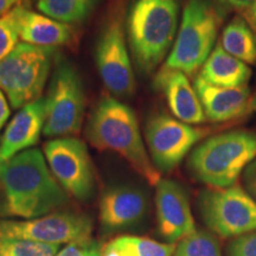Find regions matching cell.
I'll return each instance as SVG.
<instances>
[{"instance_id": "1", "label": "cell", "mask_w": 256, "mask_h": 256, "mask_svg": "<svg viewBox=\"0 0 256 256\" xmlns=\"http://www.w3.org/2000/svg\"><path fill=\"white\" fill-rule=\"evenodd\" d=\"M0 194L2 215L25 220L56 212L69 203V194L38 148H28L0 162Z\"/></svg>"}, {"instance_id": "2", "label": "cell", "mask_w": 256, "mask_h": 256, "mask_svg": "<svg viewBox=\"0 0 256 256\" xmlns=\"http://www.w3.org/2000/svg\"><path fill=\"white\" fill-rule=\"evenodd\" d=\"M89 142L100 151L122 156L138 174L152 186L162 180L144 144L132 108L110 95H104L95 106L87 124Z\"/></svg>"}, {"instance_id": "3", "label": "cell", "mask_w": 256, "mask_h": 256, "mask_svg": "<svg viewBox=\"0 0 256 256\" xmlns=\"http://www.w3.org/2000/svg\"><path fill=\"white\" fill-rule=\"evenodd\" d=\"M177 0H134L127 12L128 46L138 72L152 75L174 48L178 30Z\"/></svg>"}, {"instance_id": "4", "label": "cell", "mask_w": 256, "mask_h": 256, "mask_svg": "<svg viewBox=\"0 0 256 256\" xmlns=\"http://www.w3.org/2000/svg\"><path fill=\"white\" fill-rule=\"evenodd\" d=\"M256 159V132L232 130L204 140L192 151L188 168L192 177L209 188H229L238 183Z\"/></svg>"}, {"instance_id": "5", "label": "cell", "mask_w": 256, "mask_h": 256, "mask_svg": "<svg viewBox=\"0 0 256 256\" xmlns=\"http://www.w3.org/2000/svg\"><path fill=\"white\" fill-rule=\"evenodd\" d=\"M127 0H108L95 46L98 75L108 92L130 98L136 92V78L127 46Z\"/></svg>"}, {"instance_id": "6", "label": "cell", "mask_w": 256, "mask_h": 256, "mask_svg": "<svg viewBox=\"0 0 256 256\" xmlns=\"http://www.w3.org/2000/svg\"><path fill=\"white\" fill-rule=\"evenodd\" d=\"M224 12L211 0H188L165 66L194 75L215 49Z\"/></svg>"}, {"instance_id": "7", "label": "cell", "mask_w": 256, "mask_h": 256, "mask_svg": "<svg viewBox=\"0 0 256 256\" xmlns=\"http://www.w3.org/2000/svg\"><path fill=\"white\" fill-rule=\"evenodd\" d=\"M57 52L56 48L19 42L0 60V89L8 95L12 108L19 110L42 98Z\"/></svg>"}, {"instance_id": "8", "label": "cell", "mask_w": 256, "mask_h": 256, "mask_svg": "<svg viewBox=\"0 0 256 256\" xmlns=\"http://www.w3.org/2000/svg\"><path fill=\"white\" fill-rule=\"evenodd\" d=\"M197 206L206 228L220 238L234 240L256 230V202L238 183L206 188Z\"/></svg>"}, {"instance_id": "9", "label": "cell", "mask_w": 256, "mask_h": 256, "mask_svg": "<svg viewBox=\"0 0 256 256\" xmlns=\"http://www.w3.org/2000/svg\"><path fill=\"white\" fill-rule=\"evenodd\" d=\"M46 136H70L81 130L86 92L78 70L66 60L57 62L46 98Z\"/></svg>"}, {"instance_id": "10", "label": "cell", "mask_w": 256, "mask_h": 256, "mask_svg": "<svg viewBox=\"0 0 256 256\" xmlns=\"http://www.w3.org/2000/svg\"><path fill=\"white\" fill-rule=\"evenodd\" d=\"M209 133L206 128L194 127L162 112L152 114L145 124L150 156L160 174L174 171Z\"/></svg>"}, {"instance_id": "11", "label": "cell", "mask_w": 256, "mask_h": 256, "mask_svg": "<svg viewBox=\"0 0 256 256\" xmlns=\"http://www.w3.org/2000/svg\"><path fill=\"white\" fill-rule=\"evenodd\" d=\"M51 174L63 190L78 200H90L95 191V174L86 144L72 136L57 138L44 145Z\"/></svg>"}, {"instance_id": "12", "label": "cell", "mask_w": 256, "mask_h": 256, "mask_svg": "<svg viewBox=\"0 0 256 256\" xmlns=\"http://www.w3.org/2000/svg\"><path fill=\"white\" fill-rule=\"evenodd\" d=\"M92 232V220L74 211H56L25 220H0V240H28L60 246L90 240Z\"/></svg>"}, {"instance_id": "13", "label": "cell", "mask_w": 256, "mask_h": 256, "mask_svg": "<svg viewBox=\"0 0 256 256\" xmlns=\"http://www.w3.org/2000/svg\"><path fill=\"white\" fill-rule=\"evenodd\" d=\"M158 232L166 243L177 244L196 232L188 196L184 188L171 179H162L156 186Z\"/></svg>"}, {"instance_id": "14", "label": "cell", "mask_w": 256, "mask_h": 256, "mask_svg": "<svg viewBox=\"0 0 256 256\" xmlns=\"http://www.w3.org/2000/svg\"><path fill=\"white\" fill-rule=\"evenodd\" d=\"M153 86L156 92L164 95L176 119L188 124H200L208 121L200 98L184 72L164 66L156 72Z\"/></svg>"}, {"instance_id": "15", "label": "cell", "mask_w": 256, "mask_h": 256, "mask_svg": "<svg viewBox=\"0 0 256 256\" xmlns=\"http://www.w3.org/2000/svg\"><path fill=\"white\" fill-rule=\"evenodd\" d=\"M46 124V98L31 102L14 115L0 140V162L26 151L40 142Z\"/></svg>"}, {"instance_id": "16", "label": "cell", "mask_w": 256, "mask_h": 256, "mask_svg": "<svg viewBox=\"0 0 256 256\" xmlns=\"http://www.w3.org/2000/svg\"><path fill=\"white\" fill-rule=\"evenodd\" d=\"M147 200L142 191L112 188L102 194L98 217L106 229L118 230L140 222L146 215Z\"/></svg>"}, {"instance_id": "17", "label": "cell", "mask_w": 256, "mask_h": 256, "mask_svg": "<svg viewBox=\"0 0 256 256\" xmlns=\"http://www.w3.org/2000/svg\"><path fill=\"white\" fill-rule=\"evenodd\" d=\"M194 88L203 107L206 120L226 122L242 118L252 92L248 86L240 88H222L210 84L200 76L194 78Z\"/></svg>"}, {"instance_id": "18", "label": "cell", "mask_w": 256, "mask_h": 256, "mask_svg": "<svg viewBox=\"0 0 256 256\" xmlns=\"http://www.w3.org/2000/svg\"><path fill=\"white\" fill-rule=\"evenodd\" d=\"M19 8V34L22 42L32 46L56 48L68 46L75 40L76 32L72 24L30 11L23 5Z\"/></svg>"}, {"instance_id": "19", "label": "cell", "mask_w": 256, "mask_h": 256, "mask_svg": "<svg viewBox=\"0 0 256 256\" xmlns=\"http://www.w3.org/2000/svg\"><path fill=\"white\" fill-rule=\"evenodd\" d=\"M252 74L248 64L230 55L217 43L200 68V78L216 87L240 88L247 86Z\"/></svg>"}, {"instance_id": "20", "label": "cell", "mask_w": 256, "mask_h": 256, "mask_svg": "<svg viewBox=\"0 0 256 256\" xmlns=\"http://www.w3.org/2000/svg\"><path fill=\"white\" fill-rule=\"evenodd\" d=\"M220 44L226 52L246 64H256V34L241 16L223 28Z\"/></svg>"}, {"instance_id": "21", "label": "cell", "mask_w": 256, "mask_h": 256, "mask_svg": "<svg viewBox=\"0 0 256 256\" xmlns=\"http://www.w3.org/2000/svg\"><path fill=\"white\" fill-rule=\"evenodd\" d=\"M176 246L142 236H119L101 247L102 256H174Z\"/></svg>"}, {"instance_id": "22", "label": "cell", "mask_w": 256, "mask_h": 256, "mask_svg": "<svg viewBox=\"0 0 256 256\" xmlns=\"http://www.w3.org/2000/svg\"><path fill=\"white\" fill-rule=\"evenodd\" d=\"M98 0H38L37 8L48 17L66 24H78L88 18Z\"/></svg>"}, {"instance_id": "23", "label": "cell", "mask_w": 256, "mask_h": 256, "mask_svg": "<svg viewBox=\"0 0 256 256\" xmlns=\"http://www.w3.org/2000/svg\"><path fill=\"white\" fill-rule=\"evenodd\" d=\"M174 256H222V250L212 232L196 230L177 243Z\"/></svg>"}, {"instance_id": "24", "label": "cell", "mask_w": 256, "mask_h": 256, "mask_svg": "<svg viewBox=\"0 0 256 256\" xmlns=\"http://www.w3.org/2000/svg\"><path fill=\"white\" fill-rule=\"evenodd\" d=\"M58 252V244H46L28 240H0L2 256H56Z\"/></svg>"}, {"instance_id": "25", "label": "cell", "mask_w": 256, "mask_h": 256, "mask_svg": "<svg viewBox=\"0 0 256 256\" xmlns=\"http://www.w3.org/2000/svg\"><path fill=\"white\" fill-rule=\"evenodd\" d=\"M20 40L18 5L0 17V60L14 51Z\"/></svg>"}, {"instance_id": "26", "label": "cell", "mask_w": 256, "mask_h": 256, "mask_svg": "<svg viewBox=\"0 0 256 256\" xmlns=\"http://www.w3.org/2000/svg\"><path fill=\"white\" fill-rule=\"evenodd\" d=\"M228 256H256V230L234 238L228 247Z\"/></svg>"}, {"instance_id": "27", "label": "cell", "mask_w": 256, "mask_h": 256, "mask_svg": "<svg viewBox=\"0 0 256 256\" xmlns=\"http://www.w3.org/2000/svg\"><path fill=\"white\" fill-rule=\"evenodd\" d=\"M56 256H102V254L98 242L87 240L83 242L70 243L57 252Z\"/></svg>"}, {"instance_id": "28", "label": "cell", "mask_w": 256, "mask_h": 256, "mask_svg": "<svg viewBox=\"0 0 256 256\" xmlns=\"http://www.w3.org/2000/svg\"><path fill=\"white\" fill-rule=\"evenodd\" d=\"M242 178L246 191L256 202V159L252 160L250 164L248 165V168L244 170Z\"/></svg>"}, {"instance_id": "29", "label": "cell", "mask_w": 256, "mask_h": 256, "mask_svg": "<svg viewBox=\"0 0 256 256\" xmlns=\"http://www.w3.org/2000/svg\"><path fill=\"white\" fill-rule=\"evenodd\" d=\"M217 2L226 8L238 10L240 12L256 5V0H217Z\"/></svg>"}, {"instance_id": "30", "label": "cell", "mask_w": 256, "mask_h": 256, "mask_svg": "<svg viewBox=\"0 0 256 256\" xmlns=\"http://www.w3.org/2000/svg\"><path fill=\"white\" fill-rule=\"evenodd\" d=\"M10 114H11V110H10L8 102L6 100L4 92L0 89V130L5 126V124L8 122Z\"/></svg>"}, {"instance_id": "31", "label": "cell", "mask_w": 256, "mask_h": 256, "mask_svg": "<svg viewBox=\"0 0 256 256\" xmlns=\"http://www.w3.org/2000/svg\"><path fill=\"white\" fill-rule=\"evenodd\" d=\"M241 17L244 19L249 24V26L252 28V31L256 34V5L252 8H249L244 11H241Z\"/></svg>"}, {"instance_id": "32", "label": "cell", "mask_w": 256, "mask_h": 256, "mask_svg": "<svg viewBox=\"0 0 256 256\" xmlns=\"http://www.w3.org/2000/svg\"><path fill=\"white\" fill-rule=\"evenodd\" d=\"M20 0H0V17L8 14L12 8H14Z\"/></svg>"}, {"instance_id": "33", "label": "cell", "mask_w": 256, "mask_h": 256, "mask_svg": "<svg viewBox=\"0 0 256 256\" xmlns=\"http://www.w3.org/2000/svg\"><path fill=\"white\" fill-rule=\"evenodd\" d=\"M252 113H256V92L252 95H250V98H249V100L247 102V106H246L244 110H243L241 119H243L244 116H247V115H250Z\"/></svg>"}, {"instance_id": "34", "label": "cell", "mask_w": 256, "mask_h": 256, "mask_svg": "<svg viewBox=\"0 0 256 256\" xmlns=\"http://www.w3.org/2000/svg\"><path fill=\"white\" fill-rule=\"evenodd\" d=\"M0 140H2V138H0Z\"/></svg>"}, {"instance_id": "35", "label": "cell", "mask_w": 256, "mask_h": 256, "mask_svg": "<svg viewBox=\"0 0 256 256\" xmlns=\"http://www.w3.org/2000/svg\"><path fill=\"white\" fill-rule=\"evenodd\" d=\"M0 256H2V255H0Z\"/></svg>"}, {"instance_id": "36", "label": "cell", "mask_w": 256, "mask_h": 256, "mask_svg": "<svg viewBox=\"0 0 256 256\" xmlns=\"http://www.w3.org/2000/svg\"><path fill=\"white\" fill-rule=\"evenodd\" d=\"M37 2H38V0H37Z\"/></svg>"}]
</instances>
